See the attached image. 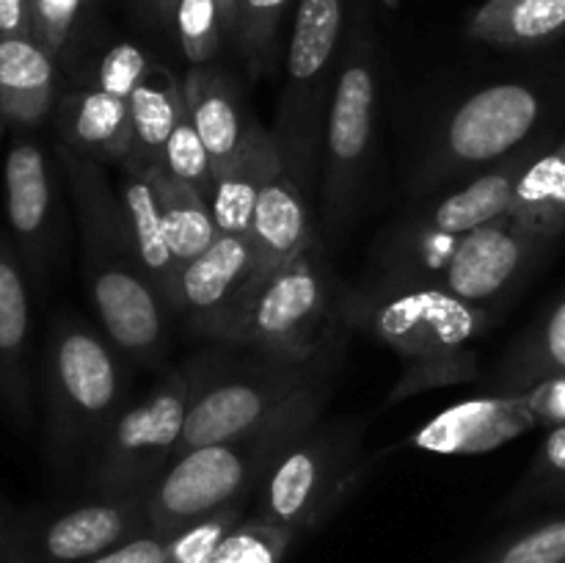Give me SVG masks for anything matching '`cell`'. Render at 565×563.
<instances>
[{"label":"cell","instance_id":"cell-35","mask_svg":"<svg viewBox=\"0 0 565 563\" xmlns=\"http://www.w3.org/2000/svg\"><path fill=\"white\" fill-rule=\"evenodd\" d=\"M483 563H565V513L502 541Z\"/></svg>","mask_w":565,"mask_h":563},{"label":"cell","instance_id":"cell-34","mask_svg":"<svg viewBox=\"0 0 565 563\" xmlns=\"http://www.w3.org/2000/svg\"><path fill=\"white\" fill-rule=\"evenodd\" d=\"M565 497V423L546 431L533 467L527 469L519 489L513 491L511 508L530 506V502L555 500Z\"/></svg>","mask_w":565,"mask_h":563},{"label":"cell","instance_id":"cell-24","mask_svg":"<svg viewBox=\"0 0 565 563\" xmlns=\"http://www.w3.org/2000/svg\"><path fill=\"white\" fill-rule=\"evenodd\" d=\"M116 193H119V204L125 210L127 226H130L132 243H136L143 270H147L154 290L160 293V298H163L171 312L180 265H177L169 241H166L158 185H154L152 174L143 166H121Z\"/></svg>","mask_w":565,"mask_h":563},{"label":"cell","instance_id":"cell-8","mask_svg":"<svg viewBox=\"0 0 565 563\" xmlns=\"http://www.w3.org/2000/svg\"><path fill=\"white\" fill-rule=\"evenodd\" d=\"M362 428L315 423L268 467L257 489V517L303 533L323 522L359 478Z\"/></svg>","mask_w":565,"mask_h":563},{"label":"cell","instance_id":"cell-13","mask_svg":"<svg viewBox=\"0 0 565 563\" xmlns=\"http://www.w3.org/2000/svg\"><path fill=\"white\" fill-rule=\"evenodd\" d=\"M541 97L524 83H494L469 94L441 127L436 166L441 174L489 169L530 144L541 119ZM436 171V174H439Z\"/></svg>","mask_w":565,"mask_h":563},{"label":"cell","instance_id":"cell-6","mask_svg":"<svg viewBox=\"0 0 565 563\" xmlns=\"http://www.w3.org/2000/svg\"><path fill=\"white\" fill-rule=\"evenodd\" d=\"M340 320H345L342 307L334 301V285L315 241L274 274L248 282L210 340L315 359L342 346Z\"/></svg>","mask_w":565,"mask_h":563},{"label":"cell","instance_id":"cell-9","mask_svg":"<svg viewBox=\"0 0 565 563\" xmlns=\"http://www.w3.org/2000/svg\"><path fill=\"white\" fill-rule=\"evenodd\" d=\"M379 108V61L367 31L348 36L323 132V213L337 232L353 221L367 180Z\"/></svg>","mask_w":565,"mask_h":563},{"label":"cell","instance_id":"cell-32","mask_svg":"<svg viewBox=\"0 0 565 563\" xmlns=\"http://www.w3.org/2000/svg\"><path fill=\"white\" fill-rule=\"evenodd\" d=\"M160 169L169 171L177 180L188 182V185L199 188L207 199L213 193V166H210V155L204 149L202 136H199L196 125H193L188 103L182 108L180 119H177L174 130H171L169 141H166Z\"/></svg>","mask_w":565,"mask_h":563},{"label":"cell","instance_id":"cell-26","mask_svg":"<svg viewBox=\"0 0 565 563\" xmlns=\"http://www.w3.org/2000/svg\"><path fill=\"white\" fill-rule=\"evenodd\" d=\"M469 39L494 47H535L565 33V0H486L467 22Z\"/></svg>","mask_w":565,"mask_h":563},{"label":"cell","instance_id":"cell-18","mask_svg":"<svg viewBox=\"0 0 565 563\" xmlns=\"http://www.w3.org/2000/svg\"><path fill=\"white\" fill-rule=\"evenodd\" d=\"M246 241L252 248V282L274 274L318 241L309 196L285 169L259 191Z\"/></svg>","mask_w":565,"mask_h":563},{"label":"cell","instance_id":"cell-11","mask_svg":"<svg viewBox=\"0 0 565 563\" xmlns=\"http://www.w3.org/2000/svg\"><path fill=\"white\" fill-rule=\"evenodd\" d=\"M143 495H97L72 506L14 513L0 539V563H88L147 533Z\"/></svg>","mask_w":565,"mask_h":563},{"label":"cell","instance_id":"cell-31","mask_svg":"<svg viewBox=\"0 0 565 563\" xmlns=\"http://www.w3.org/2000/svg\"><path fill=\"white\" fill-rule=\"evenodd\" d=\"M296 533L263 517L241 519L204 563H285Z\"/></svg>","mask_w":565,"mask_h":563},{"label":"cell","instance_id":"cell-15","mask_svg":"<svg viewBox=\"0 0 565 563\" xmlns=\"http://www.w3.org/2000/svg\"><path fill=\"white\" fill-rule=\"evenodd\" d=\"M6 219L22 265L44 285L58 252V196L47 152L31 136H17L3 169Z\"/></svg>","mask_w":565,"mask_h":563},{"label":"cell","instance_id":"cell-42","mask_svg":"<svg viewBox=\"0 0 565 563\" xmlns=\"http://www.w3.org/2000/svg\"><path fill=\"white\" fill-rule=\"evenodd\" d=\"M11 517H14V513H11L9 508L3 506V500H0V539H3V530H6V524H9Z\"/></svg>","mask_w":565,"mask_h":563},{"label":"cell","instance_id":"cell-36","mask_svg":"<svg viewBox=\"0 0 565 563\" xmlns=\"http://www.w3.org/2000/svg\"><path fill=\"white\" fill-rule=\"evenodd\" d=\"M243 508L246 506H230L213 517L202 519V522L191 524V528L180 530V533L169 535L160 563H204L221 544V539L241 522Z\"/></svg>","mask_w":565,"mask_h":563},{"label":"cell","instance_id":"cell-25","mask_svg":"<svg viewBox=\"0 0 565 563\" xmlns=\"http://www.w3.org/2000/svg\"><path fill=\"white\" fill-rule=\"evenodd\" d=\"M185 108V88L166 66L149 64L147 75L130 94L132 141L121 166H160L163 147Z\"/></svg>","mask_w":565,"mask_h":563},{"label":"cell","instance_id":"cell-28","mask_svg":"<svg viewBox=\"0 0 565 563\" xmlns=\"http://www.w3.org/2000/svg\"><path fill=\"white\" fill-rule=\"evenodd\" d=\"M149 174H152L154 185H158L166 241H169L171 254H174L177 265L182 270V265H188L199 254L207 252L215 243V237L221 235L213 208H210V199L199 188L177 180V177H171L160 166H149Z\"/></svg>","mask_w":565,"mask_h":563},{"label":"cell","instance_id":"cell-23","mask_svg":"<svg viewBox=\"0 0 565 563\" xmlns=\"http://www.w3.org/2000/svg\"><path fill=\"white\" fill-rule=\"evenodd\" d=\"M55 108V55L33 36L0 39V116L17 130L42 125Z\"/></svg>","mask_w":565,"mask_h":563},{"label":"cell","instance_id":"cell-2","mask_svg":"<svg viewBox=\"0 0 565 563\" xmlns=\"http://www.w3.org/2000/svg\"><path fill=\"white\" fill-rule=\"evenodd\" d=\"M218 346V351L185 364L191 395L177 456L213 442L241 439L309 403H326L342 362V346L315 359L279 357L232 342Z\"/></svg>","mask_w":565,"mask_h":563},{"label":"cell","instance_id":"cell-22","mask_svg":"<svg viewBox=\"0 0 565 563\" xmlns=\"http://www.w3.org/2000/svg\"><path fill=\"white\" fill-rule=\"evenodd\" d=\"M182 88H185V103L193 125L210 155L215 180L243 147V138L254 119H248V114L243 110L232 77L215 66H191Z\"/></svg>","mask_w":565,"mask_h":563},{"label":"cell","instance_id":"cell-20","mask_svg":"<svg viewBox=\"0 0 565 563\" xmlns=\"http://www.w3.org/2000/svg\"><path fill=\"white\" fill-rule=\"evenodd\" d=\"M53 114L61 144L72 152L97 163H121L130 152V99L86 86L64 94Z\"/></svg>","mask_w":565,"mask_h":563},{"label":"cell","instance_id":"cell-16","mask_svg":"<svg viewBox=\"0 0 565 563\" xmlns=\"http://www.w3.org/2000/svg\"><path fill=\"white\" fill-rule=\"evenodd\" d=\"M31 296L14 241L0 232V408L20 428L33 425Z\"/></svg>","mask_w":565,"mask_h":563},{"label":"cell","instance_id":"cell-7","mask_svg":"<svg viewBox=\"0 0 565 563\" xmlns=\"http://www.w3.org/2000/svg\"><path fill=\"white\" fill-rule=\"evenodd\" d=\"M345 0H298L287 42V77L274 138L285 171L303 193L323 169V132L342 55Z\"/></svg>","mask_w":565,"mask_h":563},{"label":"cell","instance_id":"cell-19","mask_svg":"<svg viewBox=\"0 0 565 563\" xmlns=\"http://www.w3.org/2000/svg\"><path fill=\"white\" fill-rule=\"evenodd\" d=\"M544 152V144L530 141L513 155H508L500 163L489 166V169L478 171L467 185L458 191L447 193L445 199L430 204L423 215L417 219L419 226L439 235L461 237L467 232L478 230V226L489 224V221L508 215L516 193L519 177L524 174L530 163Z\"/></svg>","mask_w":565,"mask_h":563},{"label":"cell","instance_id":"cell-17","mask_svg":"<svg viewBox=\"0 0 565 563\" xmlns=\"http://www.w3.org/2000/svg\"><path fill=\"white\" fill-rule=\"evenodd\" d=\"M248 282H252V248L246 235L221 232L207 252L182 265L171 315L185 320L196 334L210 337Z\"/></svg>","mask_w":565,"mask_h":563},{"label":"cell","instance_id":"cell-27","mask_svg":"<svg viewBox=\"0 0 565 563\" xmlns=\"http://www.w3.org/2000/svg\"><path fill=\"white\" fill-rule=\"evenodd\" d=\"M508 215L546 243L565 235V138L524 169Z\"/></svg>","mask_w":565,"mask_h":563},{"label":"cell","instance_id":"cell-43","mask_svg":"<svg viewBox=\"0 0 565 563\" xmlns=\"http://www.w3.org/2000/svg\"><path fill=\"white\" fill-rule=\"evenodd\" d=\"M6 127H9V125H6V119H3V116H0V136H3Z\"/></svg>","mask_w":565,"mask_h":563},{"label":"cell","instance_id":"cell-29","mask_svg":"<svg viewBox=\"0 0 565 563\" xmlns=\"http://www.w3.org/2000/svg\"><path fill=\"white\" fill-rule=\"evenodd\" d=\"M550 379H565V293L508 353L497 370V392L524 390Z\"/></svg>","mask_w":565,"mask_h":563},{"label":"cell","instance_id":"cell-4","mask_svg":"<svg viewBox=\"0 0 565 563\" xmlns=\"http://www.w3.org/2000/svg\"><path fill=\"white\" fill-rule=\"evenodd\" d=\"M44 445L58 472L92 467L125 406L127 370L114 342L72 312L50 323L42 357Z\"/></svg>","mask_w":565,"mask_h":563},{"label":"cell","instance_id":"cell-5","mask_svg":"<svg viewBox=\"0 0 565 563\" xmlns=\"http://www.w3.org/2000/svg\"><path fill=\"white\" fill-rule=\"evenodd\" d=\"M326 403H309L254 434L230 442L193 447L171 458L147 489L149 528L174 535L230 506H246L257 497L270 464L318 423Z\"/></svg>","mask_w":565,"mask_h":563},{"label":"cell","instance_id":"cell-3","mask_svg":"<svg viewBox=\"0 0 565 563\" xmlns=\"http://www.w3.org/2000/svg\"><path fill=\"white\" fill-rule=\"evenodd\" d=\"M342 318L379 337L403 359L390 401L463 384L478 375V340L491 329L489 309L472 307L439 285L390 276L342 304Z\"/></svg>","mask_w":565,"mask_h":563},{"label":"cell","instance_id":"cell-12","mask_svg":"<svg viewBox=\"0 0 565 563\" xmlns=\"http://www.w3.org/2000/svg\"><path fill=\"white\" fill-rule=\"evenodd\" d=\"M565 423V379H550L497 395L469 397L412 434V445L436 456L491 453L530 431H550Z\"/></svg>","mask_w":565,"mask_h":563},{"label":"cell","instance_id":"cell-38","mask_svg":"<svg viewBox=\"0 0 565 563\" xmlns=\"http://www.w3.org/2000/svg\"><path fill=\"white\" fill-rule=\"evenodd\" d=\"M166 541H169V535L147 530V533L125 541L121 546H116V550L105 552V555L94 557L88 563H160V557L166 552Z\"/></svg>","mask_w":565,"mask_h":563},{"label":"cell","instance_id":"cell-10","mask_svg":"<svg viewBox=\"0 0 565 563\" xmlns=\"http://www.w3.org/2000/svg\"><path fill=\"white\" fill-rule=\"evenodd\" d=\"M188 395V373L177 368L160 375L138 401L127 403L88 467L92 491L147 495L177 456L185 431Z\"/></svg>","mask_w":565,"mask_h":563},{"label":"cell","instance_id":"cell-37","mask_svg":"<svg viewBox=\"0 0 565 563\" xmlns=\"http://www.w3.org/2000/svg\"><path fill=\"white\" fill-rule=\"evenodd\" d=\"M149 64H152V61L143 55L141 47H136V44L130 42H119L103 55V61H99L94 86L103 88V92L116 94V97L130 99V94L136 92L141 77L147 75Z\"/></svg>","mask_w":565,"mask_h":563},{"label":"cell","instance_id":"cell-39","mask_svg":"<svg viewBox=\"0 0 565 563\" xmlns=\"http://www.w3.org/2000/svg\"><path fill=\"white\" fill-rule=\"evenodd\" d=\"M33 36V0H0V39Z\"/></svg>","mask_w":565,"mask_h":563},{"label":"cell","instance_id":"cell-14","mask_svg":"<svg viewBox=\"0 0 565 563\" xmlns=\"http://www.w3.org/2000/svg\"><path fill=\"white\" fill-rule=\"evenodd\" d=\"M550 246L511 215H500L458 237L434 285L472 307H497L527 282Z\"/></svg>","mask_w":565,"mask_h":563},{"label":"cell","instance_id":"cell-40","mask_svg":"<svg viewBox=\"0 0 565 563\" xmlns=\"http://www.w3.org/2000/svg\"><path fill=\"white\" fill-rule=\"evenodd\" d=\"M224 14V25L230 31V36H235V28H237V0H215Z\"/></svg>","mask_w":565,"mask_h":563},{"label":"cell","instance_id":"cell-30","mask_svg":"<svg viewBox=\"0 0 565 563\" xmlns=\"http://www.w3.org/2000/svg\"><path fill=\"white\" fill-rule=\"evenodd\" d=\"M292 0H237V47L246 55L252 75H268L274 66L281 20Z\"/></svg>","mask_w":565,"mask_h":563},{"label":"cell","instance_id":"cell-33","mask_svg":"<svg viewBox=\"0 0 565 563\" xmlns=\"http://www.w3.org/2000/svg\"><path fill=\"white\" fill-rule=\"evenodd\" d=\"M177 36H180L182 53L191 61V66L210 64L221 50L224 39L230 36L215 0H180L174 14Z\"/></svg>","mask_w":565,"mask_h":563},{"label":"cell","instance_id":"cell-41","mask_svg":"<svg viewBox=\"0 0 565 563\" xmlns=\"http://www.w3.org/2000/svg\"><path fill=\"white\" fill-rule=\"evenodd\" d=\"M152 3H154V9H158L160 17H166V20H174L180 0H152Z\"/></svg>","mask_w":565,"mask_h":563},{"label":"cell","instance_id":"cell-1","mask_svg":"<svg viewBox=\"0 0 565 563\" xmlns=\"http://www.w3.org/2000/svg\"><path fill=\"white\" fill-rule=\"evenodd\" d=\"M77 213L83 276L103 334L121 357L152 364L166 351L169 307L154 290L132 243L119 193L108 185L103 163L55 147Z\"/></svg>","mask_w":565,"mask_h":563},{"label":"cell","instance_id":"cell-21","mask_svg":"<svg viewBox=\"0 0 565 563\" xmlns=\"http://www.w3.org/2000/svg\"><path fill=\"white\" fill-rule=\"evenodd\" d=\"M281 169H285V160H281L274 132L252 121L246 138H243V147L237 149L232 163L213 180L210 208H213L218 232L246 235L259 191Z\"/></svg>","mask_w":565,"mask_h":563}]
</instances>
